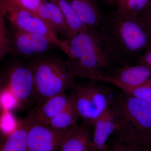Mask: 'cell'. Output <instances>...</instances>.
Instances as JSON below:
<instances>
[{
    "label": "cell",
    "mask_w": 151,
    "mask_h": 151,
    "mask_svg": "<svg viewBox=\"0 0 151 151\" xmlns=\"http://www.w3.org/2000/svg\"><path fill=\"white\" fill-rule=\"evenodd\" d=\"M141 16L145 19L146 20L151 27V0L147 8L141 15Z\"/></svg>",
    "instance_id": "cell-24"
},
{
    "label": "cell",
    "mask_w": 151,
    "mask_h": 151,
    "mask_svg": "<svg viewBox=\"0 0 151 151\" xmlns=\"http://www.w3.org/2000/svg\"><path fill=\"white\" fill-rule=\"evenodd\" d=\"M98 151H108L107 145H106V146H105L103 148L101 149V150H98Z\"/></svg>",
    "instance_id": "cell-27"
},
{
    "label": "cell",
    "mask_w": 151,
    "mask_h": 151,
    "mask_svg": "<svg viewBox=\"0 0 151 151\" xmlns=\"http://www.w3.org/2000/svg\"><path fill=\"white\" fill-rule=\"evenodd\" d=\"M119 129L107 144L108 151H147L145 143L133 127L121 119Z\"/></svg>",
    "instance_id": "cell-11"
},
{
    "label": "cell",
    "mask_w": 151,
    "mask_h": 151,
    "mask_svg": "<svg viewBox=\"0 0 151 151\" xmlns=\"http://www.w3.org/2000/svg\"><path fill=\"white\" fill-rule=\"evenodd\" d=\"M150 1L151 0H127L121 12H117L124 16H139L147 9Z\"/></svg>",
    "instance_id": "cell-20"
},
{
    "label": "cell",
    "mask_w": 151,
    "mask_h": 151,
    "mask_svg": "<svg viewBox=\"0 0 151 151\" xmlns=\"http://www.w3.org/2000/svg\"><path fill=\"white\" fill-rule=\"evenodd\" d=\"M120 123V115L111 102L94 124L91 151L100 150L106 146L111 136L119 129Z\"/></svg>",
    "instance_id": "cell-10"
},
{
    "label": "cell",
    "mask_w": 151,
    "mask_h": 151,
    "mask_svg": "<svg viewBox=\"0 0 151 151\" xmlns=\"http://www.w3.org/2000/svg\"><path fill=\"white\" fill-rule=\"evenodd\" d=\"M71 104L70 96L64 92L47 99L27 116L33 120L48 125L52 119Z\"/></svg>",
    "instance_id": "cell-13"
},
{
    "label": "cell",
    "mask_w": 151,
    "mask_h": 151,
    "mask_svg": "<svg viewBox=\"0 0 151 151\" xmlns=\"http://www.w3.org/2000/svg\"><path fill=\"white\" fill-rule=\"evenodd\" d=\"M81 21L88 28H97L102 23V17L92 0H66Z\"/></svg>",
    "instance_id": "cell-15"
},
{
    "label": "cell",
    "mask_w": 151,
    "mask_h": 151,
    "mask_svg": "<svg viewBox=\"0 0 151 151\" xmlns=\"http://www.w3.org/2000/svg\"><path fill=\"white\" fill-rule=\"evenodd\" d=\"M20 6L36 13L42 0H12Z\"/></svg>",
    "instance_id": "cell-22"
},
{
    "label": "cell",
    "mask_w": 151,
    "mask_h": 151,
    "mask_svg": "<svg viewBox=\"0 0 151 151\" xmlns=\"http://www.w3.org/2000/svg\"><path fill=\"white\" fill-rule=\"evenodd\" d=\"M147 151H151V142L149 144L148 146Z\"/></svg>",
    "instance_id": "cell-28"
},
{
    "label": "cell",
    "mask_w": 151,
    "mask_h": 151,
    "mask_svg": "<svg viewBox=\"0 0 151 151\" xmlns=\"http://www.w3.org/2000/svg\"><path fill=\"white\" fill-rule=\"evenodd\" d=\"M110 76L127 86H151V68L145 64H123L116 70L113 75Z\"/></svg>",
    "instance_id": "cell-12"
},
{
    "label": "cell",
    "mask_w": 151,
    "mask_h": 151,
    "mask_svg": "<svg viewBox=\"0 0 151 151\" xmlns=\"http://www.w3.org/2000/svg\"><path fill=\"white\" fill-rule=\"evenodd\" d=\"M59 48L67 55L65 61L75 77L94 79L118 60L101 28H87L75 36L61 40Z\"/></svg>",
    "instance_id": "cell-1"
},
{
    "label": "cell",
    "mask_w": 151,
    "mask_h": 151,
    "mask_svg": "<svg viewBox=\"0 0 151 151\" xmlns=\"http://www.w3.org/2000/svg\"><path fill=\"white\" fill-rule=\"evenodd\" d=\"M76 84L70 96L78 118L83 124L93 127L96 120L112 102L110 91L97 80Z\"/></svg>",
    "instance_id": "cell-4"
},
{
    "label": "cell",
    "mask_w": 151,
    "mask_h": 151,
    "mask_svg": "<svg viewBox=\"0 0 151 151\" xmlns=\"http://www.w3.org/2000/svg\"><path fill=\"white\" fill-rule=\"evenodd\" d=\"M1 14L8 19L14 28L43 36L59 48L62 40L36 13L21 7L12 0H1Z\"/></svg>",
    "instance_id": "cell-6"
},
{
    "label": "cell",
    "mask_w": 151,
    "mask_h": 151,
    "mask_svg": "<svg viewBox=\"0 0 151 151\" xmlns=\"http://www.w3.org/2000/svg\"><path fill=\"white\" fill-rule=\"evenodd\" d=\"M89 126L76 124L68 132L59 151H91L92 134Z\"/></svg>",
    "instance_id": "cell-14"
},
{
    "label": "cell",
    "mask_w": 151,
    "mask_h": 151,
    "mask_svg": "<svg viewBox=\"0 0 151 151\" xmlns=\"http://www.w3.org/2000/svg\"><path fill=\"white\" fill-rule=\"evenodd\" d=\"M8 53L30 60L44 56L55 45L43 36L14 28L7 33Z\"/></svg>",
    "instance_id": "cell-8"
},
{
    "label": "cell",
    "mask_w": 151,
    "mask_h": 151,
    "mask_svg": "<svg viewBox=\"0 0 151 151\" xmlns=\"http://www.w3.org/2000/svg\"><path fill=\"white\" fill-rule=\"evenodd\" d=\"M118 60L138 58L151 46V27L142 16L113 14L102 27Z\"/></svg>",
    "instance_id": "cell-2"
},
{
    "label": "cell",
    "mask_w": 151,
    "mask_h": 151,
    "mask_svg": "<svg viewBox=\"0 0 151 151\" xmlns=\"http://www.w3.org/2000/svg\"><path fill=\"white\" fill-rule=\"evenodd\" d=\"M3 78L4 89L13 96L21 108H27L35 102L33 74L28 63L19 60L11 63Z\"/></svg>",
    "instance_id": "cell-7"
},
{
    "label": "cell",
    "mask_w": 151,
    "mask_h": 151,
    "mask_svg": "<svg viewBox=\"0 0 151 151\" xmlns=\"http://www.w3.org/2000/svg\"><path fill=\"white\" fill-rule=\"evenodd\" d=\"M28 64L33 74L37 106L76 84L75 77L60 58L42 56L30 60Z\"/></svg>",
    "instance_id": "cell-3"
},
{
    "label": "cell",
    "mask_w": 151,
    "mask_h": 151,
    "mask_svg": "<svg viewBox=\"0 0 151 151\" xmlns=\"http://www.w3.org/2000/svg\"><path fill=\"white\" fill-rule=\"evenodd\" d=\"M112 103L148 147L151 142V104L124 92L113 98Z\"/></svg>",
    "instance_id": "cell-5"
},
{
    "label": "cell",
    "mask_w": 151,
    "mask_h": 151,
    "mask_svg": "<svg viewBox=\"0 0 151 151\" xmlns=\"http://www.w3.org/2000/svg\"><path fill=\"white\" fill-rule=\"evenodd\" d=\"M56 3L62 11L68 29V36L66 39L75 36L82 31L87 28L81 21L78 16L66 0H51Z\"/></svg>",
    "instance_id": "cell-17"
},
{
    "label": "cell",
    "mask_w": 151,
    "mask_h": 151,
    "mask_svg": "<svg viewBox=\"0 0 151 151\" xmlns=\"http://www.w3.org/2000/svg\"><path fill=\"white\" fill-rule=\"evenodd\" d=\"M137 63L145 64L151 68V46L137 60Z\"/></svg>",
    "instance_id": "cell-23"
},
{
    "label": "cell",
    "mask_w": 151,
    "mask_h": 151,
    "mask_svg": "<svg viewBox=\"0 0 151 151\" xmlns=\"http://www.w3.org/2000/svg\"><path fill=\"white\" fill-rule=\"evenodd\" d=\"M127 0H116V6L117 7V12H121L124 8L125 3L127 1Z\"/></svg>",
    "instance_id": "cell-25"
},
{
    "label": "cell",
    "mask_w": 151,
    "mask_h": 151,
    "mask_svg": "<svg viewBox=\"0 0 151 151\" xmlns=\"http://www.w3.org/2000/svg\"><path fill=\"white\" fill-rule=\"evenodd\" d=\"M103 1L110 4L113 5L116 4V0H103Z\"/></svg>",
    "instance_id": "cell-26"
},
{
    "label": "cell",
    "mask_w": 151,
    "mask_h": 151,
    "mask_svg": "<svg viewBox=\"0 0 151 151\" xmlns=\"http://www.w3.org/2000/svg\"><path fill=\"white\" fill-rule=\"evenodd\" d=\"M78 119V115L72 103L52 119L48 125L55 129H69L75 126Z\"/></svg>",
    "instance_id": "cell-19"
},
{
    "label": "cell",
    "mask_w": 151,
    "mask_h": 151,
    "mask_svg": "<svg viewBox=\"0 0 151 151\" xmlns=\"http://www.w3.org/2000/svg\"><path fill=\"white\" fill-rule=\"evenodd\" d=\"M26 118L19 121L16 127L1 144L0 151H28Z\"/></svg>",
    "instance_id": "cell-16"
},
{
    "label": "cell",
    "mask_w": 151,
    "mask_h": 151,
    "mask_svg": "<svg viewBox=\"0 0 151 151\" xmlns=\"http://www.w3.org/2000/svg\"><path fill=\"white\" fill-rule=\"evenodd\" d=\"M126 92L129 95L151 104V86L128 87Z\"/></svg>",
    "instance_id": "cell-21"
},
{
    "label": "cell",
    "mask_w": 151,
    "mask_h": 151,
    "mask_svg": "<svg viewBox=\"0 0 151 151\" xmlns=\"http://www.w3.org/2000/svg\"><path fill=\"white\" fill-rule=\"evenodd\" d=\"M47 6V24L55 32L64 36L67 39L68 29L66 22L62 11L58 6L51 0H46Z\"/></svg>",
    "instance_id": "cell-18"
},
{
    "label": "cell",
    "mask_w": 151,
    "mask_h": 151,
    "mask_svg": "<svg viewBox=\"0 0 151 151\" xmlns=\"http://www.w3.org/2000/svg\"><path fill=\"white\" fill-rule=\"evenodd\" d=\"M28 151H58L71 129H55L27 116Z\"/></svg>",
    "instance_id": "cell-9"
}]
</instances>
